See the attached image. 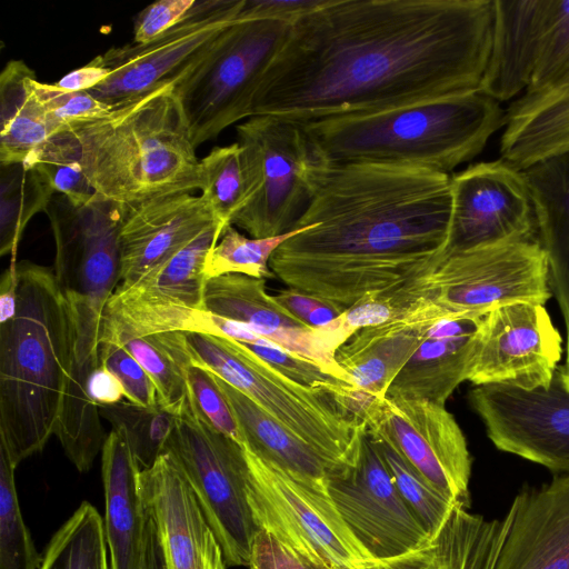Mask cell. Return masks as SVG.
I'll return each instance as SVG.
<instances>
[{
    "instance_id": "cell-49",
    "label": "cell",
    "mask_w": 569,
    "mask_h": 569,
    "mask_svg": "<svg viewBox=\"0 0 569 569\" xmlns=\"http://www.w3.org/2000/svg\"><path fill=\"white\" fill-rule=\"evenodd\" d=\"M89 388L91 397L98 406L118 403L126 398L120 381L100 362L90 375Z\"/></svg>"
},
{
    "instance_id": "cell-32",
    "label": "cell",
    "mask_w": 569,
    "mask_h": 569,
    "mask_svg": "<svg viewBox=\"0 0 569 569\" xmlns=\"http://www.w3.org/2000/svg\"><path fill=\"white\" fill-rule=\"evenodd\" d=\"M34 71L10 60L0 74V164L24 162L52 137L32 88Z\"/></svg>"
},
{
    "instance_id": "cell-26",
    "label": "cell",
    "mask_w": 569,
    "mask_h": 569,
    "mask_svg": "<svg viewBox=\"0 0 569 569\" xmlns=\"http://www.w3.org/2000/svg\"><path fill=\"white\" fill-rule=\"evenodd\" d=\"M139 472L126 438L111 429L101 450L110 569H147L149 517L139 491Z\"/></svg>"
},
{
    "instance_id": "cell-43",
    "label": "cell",
    "mask_w": 569,
    "mask_h": 569,
    "mask_svg": "<svg viewBox=\"0 0 569 569\" xmlns=\"http://www.w3.org/2000/svg\"><path fill=\"white\" fill-rule=\"evenodd\" d=\"M188 381L198 413L216 430L241 445L240 429L214 375L193 363L188 370Z\"/></svg>"
},
{
    "instance_id": "cell-23",
    "label": "cell",
    "mask_w": 569,
    "mask_h": 569,
    "mask_svg": "<svg viewBox=\"0 0 569 569\" xmlns=\"http://www.w3.org/2000/svg\"><path fill=\"white\" fill-rule=\"evenodd\" d=\"M217 222L201 194L177 193L126 204L120 230L119 286L132 284Z\"/></svg>"
},
{
    "instance_id": "cell-51",
    "label": "cell",
    "mask_w": 569,
    "mask_h": 569,
    "mask_svg": "<svg viewBox=\"0 0 569 569\" xmlns=\"http://www.w3.org/2000/svg\"><path fill=\"white\" fill-rule=\"evenodd\" d=\"M363 569H435L432 545L400 558L376 561Z\"/></svg>"
},
{
    "instance_id": "cell-50",
    "label": "cell",
    "mask_w": 569,
    "mask_h": 569,
    "mask_svg": "<svg viewBox=\"0 0 569 569\" xmlns=\"http://www.w3.org/2000/svg\"><path fill=\"white\" fill-rule=\"evenodd\" d=\"M110 72L108 69L88 62L62 77L56 86L67 91H90L102 83Z\"/></svg>"
},
{
    "instance_id": "cell-19",
    "label": "cell",
    "mask_w": 569,
    "mask_h": 569,
    "mask_svg": "<svg viewBox=\"0 0 569 569\" xmlns=\"http://www.w3.org/2000/svg\"><path fill=\"white\" fill-rule=\"evenodd\" d=\"M450 182L452 210L443 258L507 241L538 240L533 201L521 170L503 159L479 162Z\"/></svg>"
},
{
    "instance_id": "cell-42",
    "label": "cell",
    "mask_w": 569,
    "mask_h": 569,
    "mask_svg": "<svg viewBox=\"0 0 569 569\" xmlns=\"http://www.w3.org/2000/svg\"><path fill=\"white\" fill-rule=\"evenodd\" d=\"M32 88L53 137L69 131L74 126L100 119L113 109L89 91H67L56 84L39 82L37 79L32 81Z\"/></svg>"
},
{
    "instance_id": "cell-37",
    "label": "cell",
    "mask_w": 569,
    "mask_h": 569,
    "mask_svg": "<svg viewBox=\"0 0 569 569\" xmlns=\"http://www.w3.org/2000/svg\"><path fill=\"white\" fill-rule=\"evenodd\" d=\"M373 439L396 488L433 541L458 503L433 486L389 443Z\"/></svg>"
},
{
    "instance_id": "cell-1",
    "label": "cell",
    "mask_w": 569,
    "mask_h": 569,
    "mask_svg": "<svg viewBox=\"0 0 569 569\" xmlns=\"http://www.w3.org/2000/svg\"><path fill=\"white\" fill-rule=\"evenodd\" d=\"M493 26V0H329L291 24L250 118L302 126L479 90Z\"/></svg>"
},
{
    "instance_id": "cell-35",
    "label": "cell",
    "mask_w": 569,
    "mask_h": 569,
    "mask_svg": "<svg viewBox=\"0 0 569 569\" xmlns=\"http://www.w3.org/2000/svg\"><path fill=\"white\" fill-rule=\"evenodd\" d=\"M103 519L83 501L52 535L38 569H110Z\"/></svg>"
},
{
    "instance_id": "cell-16",
    "label": "cell",
    "mask_w": 569,
    "mask_h": 569,
    "mask_svg": "<svg viewBox=\"0 0 569 569\" xmlns=\"http://www.w3.org/2000/svg\"><path fill=\"white\" fill-rule=\"evenodd\" d=\"M121 204L98 194L82 206L54 193L46 214L50 221L57 282L71 302L87 305L101 316L121 281Z\"/></svg>"
},
{
    "instance_id": "cell-28",
    "label": "cell",
    "mask_w": 569,
    "mask_h": 569,
    "mask_svg": "<svg viewBox=\"0 0 569 569\" xmlns=\"http://www.w3.org/2000/svg\"><path fill=\"white\" fill-rule=\"evenodd\" d=\"M500 153L505 161L521 171L569 153V83L525 92L510 104Z\"/></svg>"
},
{
    "instance_id": "cell-15",
    "label": "cell",
    "mask_w": 569,
    "mask_h": 569,
    "mask_svg": "<svg viewBox=\"0 0 569 569\" xmlns=\"http://www.w3.org/2000/svg\"><path fill=\"white\" fill-rule=\"evenodd\" d=\"M326 482L343 521L375 560L400 558L432 545L396 488L366 425L355 465L330 472Z\"/></svg>"
},
{
    "instance_id": "cell-10",
    "label": "cell",
    "mask_w": 569,
    "mask_h": 569,
    "mask_svg": "<svg viewBox=\"0 0 569 569\" xmlns=\"http://www.w3.org/2000/svg\"><path fill=\"white\" fill-rule=\"evenodd\" d=\"M416 300L443 317L485 316L517 302L545 305L551 297L549 263L538 240H515L450 254L412 279Z\"/></svg>"
},
{
    "instance_id": "cell-53",
    "label": "cell",
    "mask_w": 569,
    "mask_h": 569,
    "mask_svg": "<svg viewBox=\"0 0 569 569\" xmlns=\"http://www.w3.org/2000/svg\"><path fill=\"white\" fill-rule=\"evenodd\" d=\"M567 327V349H566V361L562 366L558 367L561 377L566 382L569 383V320L566 322Z\"/></svg>"
},
{
    "instance_id": "cell-4",
    "label": "cell",
    "mask_w": 569,
    "mask_h": 569,
    "mask_svg": "<svg viewBox=\"0 0 569 569\" xmlns=\"http://www.w3.org/2000/svg\"><path fill=\"white\" fill-rule=\"evenodd\" d=\"M499 102L480 90L300 124L326 163H367L448 173L473 159L505 126Z\"/></svg>"
},
{
    "instance_id": "cell-11",
    "label": "cell",
    "mask_w": 569,
    "mask_h": 569,
    "mask_svg": "<svg viewBox=\"0 0 569 569\" xmlns=\"http://www.w3.org/2000/svg\"><path fill=\"white\" fill-rule=\"evenodd\" d=\"M166 452L189 481L227 567H248L258 528L247 500L242 446L210 426L192 402L178 417Z\"/></svg>"
},
{
    "instance_id": "cell-25",
    "label": "cell",
    "mask_w": 569,
    "mask_h": 569,
    "mask_svg": "<svg viewBox=\"0 0 569 569\" xmlns=\"http://www.w3.org/2000/svg\"><path fill=\"white\" fill-rule=\"evenodd\" d=\"M69 303L73 312L74 345L54 435L77 470L86 472L91 469L108 436L89 388L90 375L100 362L101 316L86 305Z\"/></svg>"
},
{
    "instance_id": "cell-34",
    "label": "cell",
    "mask_w": 569,
    "mask_h": 569,
    "mask_svg": "<svg viewBox=\"0 0 569 569\" xmlns=\"http://www.w3.org/2000/svg\"><path fill=\"white\" fill-rule=\"evenodd\" d=\"M0 183V254L17 260L22 233L32 219L46 209L56 193L33 167L23 162L1 164Z\"/></svg>"
},
{
    "instance_id": "cell-12",
    "label": "cell",
    "mask_w": 569,
    "mask_h": 569,
    "mask_svg": "<svg viewBox=\"0 0 569 569\" xmlns=\"http://www.w3.org/2000/svg\"><path fill=\"white\" fill-rule=\"evenodd\" d=\"M227 227L217 222L130 286H118L103 309L99 341L158 332L207 331L204 264Z\"/></svg>"
},
{
    "instance_id": "cell-22",
    "label": "cell",
    "mask_w": 569,
    "mask_h": 569,
    "mask_svg": "<svg viewBox=\"0 0 569 569\" xmlns=\"http://www.w3.org/2000/svg\"><path fill=\"white\" fill-rule=\"evenodd\" d=\"M502 522L490 569H569V473L521 490Z\"/></svg>"
},
{
    "instance_id": "cell-46",
    "label": "cell",
    "mask_w": 569,
    "mask_h": 569,
    "mask_svg": "<svg viewBox=\"0 0 569 569\" xmlns=\"http://www.w3.org/2000/svg\"><path fill=\"white\" fill-rule=\"evenodd\" d=\"M196 0H159L144 8L134 21V43H147L178 23Z\"/></svg>"
},
{
    "instance_id": "cell-30",
    "label": "cell",
    "mask_w": 569,
    "mask_h": 569,
    "mask_svg": "<svg viewBox=\"0 0 569 569\" xmlns=\"http://www.w3.org/2000/svg\"><path fill=\"white\" fill-rule=\"evenodd\" d=\"M477 333L435 338L426 332L418 349L393 378L386 396L426 399L446 406L455 389L467 380Z\"/></svg>"
},
{
    "instance_id": "cell-48",
    "label": "cell",
    "mask_w": 569,
    "mask_h": 569,
    "mask_svg": "<svg viewBox=\"0 0 569 569\" xmlns=\"http://www.w3.org/2000/svg\"><path fill=\"white\" fill-rule=\"evenodd\" d=\"M329 0H246L242 14L279 20L292 24L301 17L327 4Z\"/></svg>"
},
{
    "instance_id": "cell-44",
    "label": "cell",
    "mask_w": 569,
    "mask_h": 569,
    "mask_svg": "<svg viewBox=\"0 0 569 569\" xmlns=\"http://www.w3.org/2000/svg\"><path fill=\"white\" fill-rule=\"evenodd\" d=\"M99 360L120 381L128 401L149 408L159 406L151 378L123 346L99 341Z\"/></svg>"
},
{
    "instance_id": "cell-24",
    "label": "cell",
    "mask_w": 569,
    "mask_h": 569,
    "mask_svg": "<svg viewBox=\"0 0 569 569\" xmlns=\"http://www.w3.org/2000/svg\"><path fill=\"white\" fill-rule=\"evenodd\" d=\"M204 310L244 323L259 336L321 366L348 383L349 376L338 366L319 328L293 317L269 295L266 279L224 274L207 280Z\"/></svg>"
},
{
    "instance_id": "cell-45",
    "label": "cell",
    "mask_w": 569,
    "mask_h": 569,
    "mask_svg": "<svg viewBox=\"0 0 569 569\" xmlns=\"http://www.w3.org/2000/svg\"><path fill=\"white\" fill-rule=\"evenodd\" d=\"M249 569H331L258 529L251 543Z\"/></svg>"
},
{
    "instance_id": "cell-27",
    "label": "cell",
    "mask_w": 569,
    "mask_h": 569,
    "mask_svg": "<svg viewBox=\"0 0 569 569\" xmlns=\"http://www.w3.org/2000/svg\"><path fill=\"white\" fill-rule=\"evenodd\" d=\"M435 323L418 308L355 332L335 353L361 403L386 396L390 383Z\"/></svg>"
},
{
    "instance_id": "cell-41",
    "label": "cell",
    "mask_w": 569,
    "mask_h": 569,
    "mask_svg": "<svg viewBox=\"0 0 569 569\" xmlns=\"http://www.w3.org/2000/svg\"><path fill=\"white\" fill-rule=\"evenodd\" d=\"M23 163L37 169L56 193L63 194L74 206L86 204L97 196L68 132L51 138Z\"/></svg>"
},
{
    "instance_id": "cell-14",
    "label": "cell",
    "mask_w": 569,
    "mask_h": 569,
    "mask_svg": "<svg viewBox=\"0 0 569 569\" xmlns=\"http://www.w3.org/2000/svg\"><path fill=\"white\" fill-rule=\"evenodd\" d=\"M246 0H196L184 17L147 43L111 47L91 62L109 77L89 92L116 108L171 81L241 14Z\"/></svg>"
},
{
    "instance_id": "cell-38",
    "label": "cell",
    "mask_w": 569,
    "mask_h": 569,
    "mask_svg": "<svg viewBox=\"0 0 569 569\" xmlns=\"http://www.w3.org/2000/svg\"><path fill=\"white\" fill-rule=\"evenodd\" d=\"M302 228L269 238H248L232 224L228 226L219 241L208 253L204 273L207 279L224 274H244L258 279L274 274L269 262L273 252Z\"/></svg>"
},
{
    "instance_id": "cell-3",
    "label": "cell",
    "mask_w": 569,
    "mask_h": 569,
    "mask_svg": "<svg viewBox=\"0 0 569 569\" xmlns=\"http://www.w3.org/2000/svg\"><path fill=\"white\" fill-rule=\"evenodd\" d=\"M16 270V309L0 320V446L17 468L54 435L74 322L53 269L22 260Z\"/></svg>"
},
{
    "instance_id": "cell-36",
    "label": "cell",
    "mask_w": 569,
    "mask_h": 569,
    "mask_svg": "<svg viewBox=\"0 0 569 569\" xmlns=\"http://www.w3.org/2000/svg\"><path fill=\"white\" fill-rule=\"evenodd\" d=\"M102 418L127 440L140 471L148 469L166 452L178 416L158 407H142L123 400L99 406Z\"/></svg>"
},
{
    "instance_id": "cell-17",
    "label": "cell",
    "mask_w": 569,
    "mask_h": 569,
    "mask_svg": "<svg viewBox=\"0 0 569 569\" xmlns=\"http://www.w3.org/2000/svg\"><path fill=\"white\" fill-rule=\"evenodd\" d=\"M360 418L373 438L389 443L441 492L469 508L471 456L446 406L383 396L368 400Z\"/></svg>"
},
{
    "instance_id": "cell-8",
    "label": "cell",
    "mask_w": 569,
    "mask_h": 569,
    "mask_svg": "<svg viewBox=\"0 0 569 569\" xmlns=\"http://www.w3.org/2000/svg\"><path fill=\"white\" fill-rule=\"evenodd\" d=\"M241 446L247 500L258 529L331 569H363L377 561L343 521L327 479L286 470Z\"/></svg>"
},
{
    "instance_id": "cell-2",
    "label": "cell",
    "mask_w": 569,
    "mask_h": 569,
    "mask_svg": "<svg viewBox=\"0 0 569 569\" xmlns=\"http://www.w3.org/2000/svg\"><path fill=\"white\" fill-rule=\"evenodd\" d=\"M310 183L295 228L302 230L269 262L289 288L345 311L441 262L452 210L448 173L316 158Z\"/></svg>"
},
{
    "instance_id": "cell-5",
    "label": "cell",
    "mask_w": 569,
    "mask_h": 569,
    "mask_svg": "<svg viewBox=\"0 0 569 569\" xmlns=\"http://www.w3.org/2000/svg\"><path fill=\"white\" fill-rule=\"evenodd\" d=\"M67 132L99 197L128 206L201 188L200 159L170 80Z\"/></svg>"
},
{
    "instance_id": "cell-13",
    "label": "cell",
    "mask_w": 569,
    "mask_h": 569,
    "mask_svg": "<svg viewBox=\"0 0 569 569\" xmlns=\"http://www.w3.org/2000/svg\"><path fill=\"white\" fill-rule=\"evenodd\" d=\"M490 59L480 91L508 100L569 83V0H493Z\"/></svg>"
},
{
    "instance_id": "cell-52",
    "label": "cell",
    "mask_w": 569,
    "mask_h": 569,
    "mask_svg": "<svg viewBox=\"0 0 569 569\" xmlns=\"http://www.w3.org/2000/svg\"><path fill=\"white\" fill-rule=\"evenodd\" d=\"M147 569H167L159 537L150 517L147 528Z\"/></svg>"
},
{
    "instance_id": "cell-21",
    "label": "cell",
    "mask_w": 569,
    "mask_h": 569,
    "mask_svg": "<svg viewBox=\"0 0 569 569\" xmlns=\"http://www.w3.org/2000/svg\"><path fill=\"white\" fill-rule=\"evenodd\" d=\"M139 491L167 569H227L222 548L174 458L164 452L139 472Z\"/></svg>"
},
{
    "instance_id": "cell-39",
    "label": "cell",
    "mask_w": 569,
    "mask_h": 569,
    "mask_svg": "<svg viewBox=\"0 0 569 569\" xmlns=\"http://www.w3.org/2000/svg\"><path fill=\"white\" fill-rule=\"evenodd\" d=\"M201 196L209 202L216 218L224 227L246 200V180L238 142L213 148L199 161Z\"/></svg>"
},
{
    "instance_id": "cell-31",
    "label": "cell",
    "mask_w": 569,
    "mask_h": 569,
    "mask_svg": "<svg viewBox=\"0 0 569 569\" xmlns=\"http://www.w3.org/2000/svg\"><path fill=\"white\" fill-rule=\"evenodd\" d=\"M242 436V443L260 457L303 477L326 480L329 465L246 395L214 376Z\"/></svg>"
},
{
    "instance_id": "cell-33",
    "label": "cell",
    "mask_w": 569,
    "mask_h": 569,
    "mask_svg": "<svg viewBox=\"0 0 569 569\" xmlns=\"http://www.w3.org/2000/svg\"><path fill=\"white\" fill-rule=\"evenodd\" d=\"M108 342L123 346L139 361L151 378L162 408L179 417L192 405L188 370L193 359L184 332H158Z\"/></svg>"
},
{
    "instance_id": "cell-7",
    "label": "cell",
    "mask_w": 569,
    "mask_h": 569,
    "mask_svg": "<svg viewBox=\"0 0 569 569\" xmlns=\"http://www.w3.org/2000/svg\"><path fill=\"white\" fill-rule=\"evenodd\" d=\"M290 27L283 21L241 13L171 80L196 148L217 138L231 124L250 118L261 79Z\"/></svg>"
},
{
    "instance_id": "cell-9",
    "label": "cell",
    "mask_w": 569,
    "mask_h": 569,
    "mask_svg": "<svg viewBox=\"0 0 569 569\" xmlns=\"http://www.w3.org/2000/svg\"><path fill=\"white\" fill-rule=\"evenodd\" d=\"M246 180V200L231 224L251 238H269L296 228L311 196L316 160L303 128L270 116L236 127Z\"/></svg>"
},
{
    "instance_id": "cell-29",
    "label": "cell",
    "mask_w": 569,
    "mask_h": 569,
    "mask_svg": "<svg viewBox=\"0 0 569 569\" xmlns=\"http://www.w3.org/2000/svg\"><path fill=\"white\" fill-rule=\"evenodd\" d=\"M537 221L538 240L549 263L550 290L569 320V153L523 171Z\"/></svg>"
},
{
    "instance_id": "cell-18",
    "label": "cell",
    "mask_w": 569,
    "mask_h": 569,
    "mask_svg": "<svg viewBox=\"0 0 569 569\" xmlns=\"http://www.w3.org/2000/svg\"><path fill=\"white\" fill-rule=\"evenodd\" d=\"M469 401L499 450L569 473V383L559 368L546 388L476 386Z\"/></svg>"
},
{
    "instance_id": "cell-20",
    "label": "cell",
    "mask_w": 569,
    "mask_h": 569,
    "mask_svg": "<svg viewBox=\"0 0 569 569\" xmlns=\"http://www.w3.org/2000/svg\"><path fill=\"white\" fill-rule=\"evenodd\" d=\"M562 339L543 305L517 302L489 311L479 329L467 380L475 386L548 387Z\"/></svg>"
},
{
    "instance_id": "cell-6",
    "label": "cell",
    "mask_w": 569,
    "mask_h": 569,
    "mask_svg": "<svg viewBox=\"0 0 569 569\" xmlns=\"http://www.w3.org/2000/svg\"><path fill=\"white\" fill-rule=\"evenodd\" d=\"M193 363L219 377L312 448L331 471L355 465L365 422L350 400L298 383L244 345L184 332Z\"/></svg>"
},
{
    "instance_id": "cell-47",
    "label": "cell",
    "mask_w": 569,
    "mask_h": 569,
    "mask_svg": "<svg viewBox=\"0 0 569 569\" xmlns=\"http://www.w3.org/2000/svg\"><path fill=\"white\" fill-rule=\"evenodd\" d=\"M274 300L293 317L311 328L323 327L336 320L343 310L298 289L278 290Z\"/></svg>"
},
{
    "instance_id": "cell-40",
    "label": "cell",
    "mask_w": 569,
    "mask_h": 569,
    "mask_svg": "<svg viewBox=\"0 0 569 569\" xmlns=\"http://www.w3.org/2000/svg\"><path fill=\"white\" fill-rule=\"evenodd\" d=\"M14 470L0 446V569H38L40 555L22 518Z\"/></svg>"
}]
</instances>
